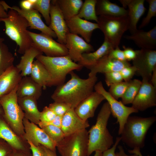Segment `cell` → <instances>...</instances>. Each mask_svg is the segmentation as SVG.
I'll return each instance as SVG.
<instances>
[{"label":"cell","mask_w":156,"mask_h":156,"mask_svg":"<svg viewBox=\"0 0 156 156\" xmlns=\"http://www.w3.org/2000/svg\"><path fill=\"white\" fill-rule=\"evenodd\" d=\"M30 77L44 90L47 87L52 86L51 79L49 72L44 65L37 59L33 63Z\"/></svg>","instance_id":"29"},{"label":"cell","mask_w":156,"mask_h":156,"mask_svg":"<svg viewBox=\"0 0 156 156\" xmlns=\"http://www.w3.org/2000/svg\"><path fill=\"white\" fill-rule=\"evenodd\" d=\"M137 70L134 66H129L123 68L120 72L124 81H129L135 75Z\"/></svg>","instance_id":"41"},{"label":"cell","mask_w":156,"mask_h":156,"mask_svg":"<svg viewBox=\"0 0 156 156\" xmlns=\"http://www.w3.org/2000/svg\"><path fill=\"white\" fill-rule=\"evenodd\" d=\"M66 21L78 14L83 3L82 0H56Z\"/></svg>","instance_id":"31"},{"label":"cell","mask_w":156,"mask_h":156,"mask_svg":"<svg viewBox=\"0 0 156 156\" xmlns=\"http://www.w3.org/2000/svg\"><path fill=\"white\" fill-rule=\"evenodd\" d=\"M30 37L32 46L38 49L46 56L50 57L68 55V50L65 45L54 40L52 38L44 33H36L27 30Z\"/></svg>","instance_id":"10"},{"label":"cell","mask_w":156,"mask_h":156,"mask_svg":"<svg viewBox=\"0 0 156 156\" xmlns=\"http://www.w3.org/2000/svg\"><path fill=\"white\" fill-rule=\"evenodd\" d=\"M94 89L95 91L101 94L109 103L113 116L117 118L119 124L118 134L120 135L125 124L129 115L138 111L132 107L125 106L121 101H118L112 97L104 88L101 81L96 83Z\"/></svg>","instance_id":"9"},{"label":"cell","mask_w":156,"mask_h":156,"mask_svg":"<svg viewBox=\"0 0 156 156\" xmlns=\"http://www.w3.org/2000/svg\"><path fill=\"white\" fill-rule=\"evenodd\" d=\"M103 152L97 151H95V153L94 156H102Z\"/></svg>","instance_id":"55"},{"label":"cell","mask_w":156,"mask_h":156,"mask_svg":"<svg viewBox=\"0 0 156 156\" xmlns=\"http://www.w3.org/2000/svg\"><path fill=\"white\" fill-rule=\"evenodd\" d=\"M149 4L148 12L146 16L142 20L139 26V29H141L147 25L151 18L156 16V0H146Z\"/></svg>","instance_id":"38"},{"label":"cell","mask_w":156,"mask_h":156,"mask_svg":"<svg viewBox=\"0 0 156 156\" xmlns=\"http://www.w3.org/2000/svg\"><path fill=\"white\" fill-rule=\"evenodd\" d=\"M51 1L50 0H37L33 5V8L37 10L42 14L46 23L49 25L50 23Z\"/></svg>","instance_id":"35"},{"label":"cell","mask_w":156,"mask_h":156,"mask_svg":"<svg viewBox=\"0 0 156 156\" xmlns=\"http://www.w3.org/2000/svg\"></svg>","instance_id":"59"},{"label":"cell","mask_w":156,"mask_h":156,"mask_svg":"<svg viewBox=\"0 0 156 156\" xmlns=\"http://www.w3.org/2000/svg\"><path fill=\"white\" fill-rule=\"evenodd\" d=\"M22 77L14 65L0 75V97L11 92L17 86Z\"/></svg>","instance_id":"23"},{"label":"cell","mask_w":156,"mask_h":156,"mask_svg":"<svg viewBox=\"0 0 156 156\" xmlns=\"http://www.w3.org/2000/svg\"><path fill=\"white\" fill-rule=\"evenodd\" d=\"M3 3V4L6 11H7L9 9H13L25 18L29 23L30 29L39 30L41 32L52 38H57L55 32L43 21L41 15L37 10L33 8L29 10H25L16 5L11 7L5 1Z\"/></svg>","instance_id":"14"},{"label":"cell","mask_w":156,"mask_h":156,"mask_svg":"<svg viewBox=\"0 0 156 156\" xmlns=\"http://www.w3.org/2000/svg\"><path fill=\"white\" fill-rule=\"evenodd\" d=\"M41 129L57 144L61 142L65 137L61 128L51 125L41 127Z\"/></svg>","instance_id":"36"},{"label":"cell","mask_w":156,"mask_h":156,"mask_svg":"<svg viewBox=\"0 0 156 156\" xmlns=\"http://www.w3.org/2000/svg\"><path fill=\"white\" fill-rule=\"evenodd\" d=\"M138 111H143L156 105V88L148 80L142 79L139 91L132 103Z\"/></svg>","instance_id":"13"},{"label":"cell","mask_w":156,"mask_h":156,"mask_svg":"<svg viewBox=\"0 0 156 156\" xmlns=\"http://www.w3.org/2000/svg\"><path fill=\"white\" fill-rule=\"evenodd\" d=\"M43 146L47 153V156H57L55 151H51L44 146Z\"/></svg>","instance_id":"54"},{"label":"cell","mask_w":156,"mask_h":156,"mask_svg":"<svg viewBox=\"0 0 156 156\" xmlns=\"http://www.w3.org/2000/svg\"><path fill=\"white\" fill-rule=\"evenodd\" d=\"M8 15L6 18H0V22L4 23L5 34L18 46V53L23 54L32 44L27 32V28L29 27V23L25 18L13 9H10Z\"/></svg>","instance_id":"4"},{"label":"cell","mask_w":156,"mask_h":156,"mask_svg":"<svg viewBox=\"0 0 156 156\" xmlns=\"http://www.w3.org/2000/svg\"><path fill=\"white\" fill-rule=\"evenodd\" d=\"M9 156H30L28 153L13 151Z\"/></svg>","instance_id":"52"},{"label":"cell","mask_w":156,"mask_h":156,"mask_svg":"<svg viewBox=\"0 0 156 156\" xmlns=\"http://www.w3.org/2000/svg\"><path fill=\"white\" fill-rule=\"evenodd\" d=\"M110 57L120 61L127 62L125 58L123 51L119 47L112 49L108 54Z\"/></svg>","instance_id":"43"},{"label":"cell","mask_w":156,"mask_h":156,"mask_svg":"<svg viewBox=\"0 0 156 156\" xmlns=\"http://www.w3.org/2000/svg\"><path fill=\"white\" fill-rule=\"evenodd\" d=\"M69 32L80 35L87 43H89L93 31L99 27L97 23L91 22L76 16L66 21Z\"/></svg>","instance_id":"18"},{"label":"cell","mask_w":156,"mask_h":156,"mask_svg":"<svg viewBox=\"0 0 156 156\" xmlns=\"http://www.w3.org/2000/svg\"><path fill=\"white\" fill-rule=\"evenodd\" d=\"M21 8L25 10H29L33 8V5L29 0H23L20 2Z\"/></svg>","instance_id":"49"},{"label":"cell","mask_w":156,"mask_h":156,"mask_svg":"<svg viewBox=\"0 0 156 156\" xmlns=\"http://www.w3.org/2000/svg\"><path fill=\"white\" fill-rule=\"evenodd\" d=\"M104 74L105 83L108 87L123 81L120 71H112Z\"/></svg>","instance_id":"40"},{"label":"cell","mask_w":156,"mask_h":156,"mask_svg":"<svg viewBox=\"0 0 156 156\" xmlns=\"http://www.w3.org/2000/svg\"><path fill=\"white\" fill-rule=\"evenodd\" d=\"M121 141L120 137L116 138V141L112 146L103 152L102 156H115V150L119 142Z\"/></svg>","instance_id":"48"},{"label":"cell","mask_w":156,"mask_h":156,"mask_svg":"<svg viewBox=\"0 0 156 156\" xmlns=\"http://www.w3.org/2000/svg\"><path fill=\"white\" fill-rule=\"evenodd\" d=\"M150 81L152 85L156 88V67L153 71Z\"/></svg>","instance_id":"53"},{"label":"cell","mask_w":156,"mask_h":156,"mask_svg":"<svg viewBox=\"0 0 156 156\" xmlns=\"http://www.w3.org/2000/svg\"><path fill=\"white\" fill-rule=\"evenodd\" d=\"M2 112V110L0 109V114H1Z\"/></svg>","instance_id":"58"},{"label":"cell","mask_w":156,"mask_h":156,"mask_svg":"<svg viewBox=\"0 0 156 156\" xmlns=\"http://www.w3.org/2000/svg\"><path fill=\"white\" fill-rule=\"evenodd\" d=\"M18 86L11 92L0 97V104L13 131L16 135L24 136L25 131L23 120L24 113L18 102L16 94Z\"/></svg>","instance_id":"7"},{"label":"cell","mask_w":156,"mask_h":156,"mask_svg":"<svg viewBox=\"0 0 156 156\" xmlns=\"http://www.w3.org/2000/svg\"><path fill=\"white\" fill-rule=\"evenodd\" d=\"M97 23L99 29L104 35V39L114 49L119 47L123 35L129 30V25L128 16L118 17L99 16Z\"/></svg>","instance_id":"6"},{"label":"cell","mask_w":156,"mask_h":156,"mask_svg":"<svg viewBox=\"0 0 156 156\" xmlns=\"http://www.w3.org/2000/svg\"><path fill=\"white\" fill-rule=\"evenodd\" d=\"M97 15L112 16H127V10L108 0H97L96 5Z\"/></svg>","instance_id":"27"},{"label":"cell","mask_w":156,"mask_h":156,"mask_svg":"<svg viewBox=\"0 0 156 156\" xmlns=\"http://www.w3.org/2000/svg\"><path fill=\"white\" fill-rule=\"evenodd\" d=\"M0 138L6 141L13 151L27 152L17 135L1 119H0Z\"/></svg>","instance_id":"30"},{"label":"cell","mask_w":156,"mask_h":156,"mask_svg":"<svg viewBox=\"0 0 156 156\" xmlns=\"http://www.w3.org/2000/svg\"><path fill=\"white\" fill-rule=\"evenodd\" d=\"M69 74L70 79L57 86L51 98L54 102L66 103L74 109L81 101L93 92L97 77L94 76L83 79L73 71Z\"/></svg>","instance_id":"1"},{"label":"cell","mask_w":156,"mask_h":156,"mask_svg":"<svg viewBox=\"0 0 156 156\" xmlns=\"http://www.w3.org/2000/svg\"><path fill=\"white\" fill-rule=\"evenodd\" d=\"M13 151V150H10L4 146H0V156H9Z\"/></svg>","instance_id":"50"},{"label":"cell","mask_w":156,"mask_h":156,"mask_svg":"<svg viewBox=\"0 0 156 156\" xmlns=\"http://www.w3.org/2000/svg\"><path fill=\"white\" fill-rule=\"evenodd\" d=\"M125 8H128V16L129 21V30L131 34L138 30L137 25L146 9L144 6V0H119Z\"/></svg>","instance_id":"19"},{"label":"cell","mask_w":156,"mask_h":156,"mask_svg":"<svg viewBox=\"0 0 156 156\" xmlns=\"http://www.w3.org/2000/svg\"><path fill=\"white\" fill-rule=\"evenodd\" d=\"M50 14V23L48 27L56 34L58 42L65 45L66 36L69 32L56 0H51Z\"/></svg>","instance_id":"15"},{"label":"cell","mask_w":156,"mask_h":156,"mask_svg":"<svg viewBox=\"0 0 156 156\" xmlns=\"http://www.w3.org/2000/svg\"><path fill=\"white\" fill-rule=\"evenodd\" d=\"M136 51V57L132 60L133 66L137 70L135 75L150 81L153 71L156 67V50L141 49Z\"/></svg>","instance_id":"11"},{"label":"cell","mask_w":156,"mask_h":156,"mask_svg":"<svg viewBox=\"0 0 156 156\" xmlns=\"http://www.w3.org/2000/svg\"><path fill=\"white\" fill-rule=\"evenodd\" d=\"M65 45L68 55L74 62H79L82 54L94 51L93 47L78 35L68 32Z\"/></svg>","instance_id":"16"},{"label":"cell","mask_w":156,"mask_h":156,"mask_svg":"<svg viewBox=\"0 0 156 156\" xmlns=\"http://www.w3.org/2000/svg\"><path fill=\"white\" fill-rule=\"evenodd\" d=\"M29 1L33 5L36 2L37 0H29Z\"/></svg>","instance_id":"56"},{"label":"cell","mask_w":156,"mask_h":156,"mask_svg":"<svg viewBox=\"0 0 156 156\" xmlns=\"http://www.w3.org/2000/svg\"><path fill=\"white\" fill-rule=\"evenodd\" d=\"M141 83L142 81L138 79L130 81L129 85L121 98V102L124 104H132L139 91Z\"/></svg>","instance_id":"34"},{"label":"cell","mask_w":156,"mask_h":156,"mask_svg":"<svg viewBox=\"0 0 156 156\" xmlns=\"http://www.w3.org/2000/svg\"><path fill=\"white\" fill-rule=\"evenodd\" d=\"M123 50L127 61H129L133 60L135 58L136 53V50H134L132 48L123 46Z\"/></svg>","instance_id":"47"},{"label":"cell","mask_w":156,"mask_h":156,"mask_svg":"<svg viewBox=\"0 0 156 156\" xmlns=\"http://www.w3.org/2000/svg\"><path fill=\"white\" fill-rule=\"evenodd\" d=\"M117 146L119 151L118 152H115V156H142L140 152V149H133L132 150H129V153L133 154L129 155L125 153L124 148L121 146Z\"/></svg>","instance_id":"45"},{"label":"cell","mask_w":156,"mask_h":156,"mask_svg":"<svg viewBox=\"0 0 156 156\" xmlns=\"http://www.w3.org/2000/svg\"><path fill=\"white\" fill-rule=\"evenodd\" d=\"M42 87L30 77H22L16 90L18 97L31 96L38 100L42 94Z\"/></svg>","instance_id":"25"},{"label":"cell","mask_w":156,"mask_h":156,"mask_svg":"<svg viewBox=\"0 0 156 156\" xmlns=\"http://www.w3.org/2000/svg\"><path fill=\"white\" fill-rule=\"evenodd\" d=\"M32 151V156H47L43 146L39 145L35 146L29 141H27Z\"/></svg>","instance_id":"44"},{"label":"cell","mask_w":156,"mask_h":156,"mask_svg":"<svg viewBox=\"0 0 156 156\" xmlns=\"http://www.w3.org/2000/svg\"><path fill=\"white\" fill-rule=\"evenodd\" d=\"M57 115L49 107L45 106L41 112L40 121L47 122L53 120Z\"/></svg>","instance_id":"42"},{"label":"cell","mask_w":156,"mask_h":156,"mask_svg":"<svg viewBox=\"0 0 156 156\" xmlns=\"http://www.w3.org/2000/svg\"><path fill=\"white\" fill-rule=\"evenodd\" d=\"M130 81H123L111 85L109 86V92L117 100L120 98H121L129 85Z\"/></svg>","instance_id":"37"},{"label":"cell","mask_w":156,"mask_h":156,"mask_svg":"<svg viewBox=\"0 0 156 156\" xmlns=\"http://www.w3.org/2000/svg\"><path fill=\"white\" fill-rule=\"evenodd\" d=\"M4 40V39L3 38H0V43L3 42Z\"/></svg>","instance_id":"57"},{"label":"cell","mask_w":156,"mask_h":156,"mask_svg":"<svg viewBox=\"0 0 156 156\" xmlns=\"http://www.w3.org/2000/svg\"><path fill=\"white\" fill-rule=\"evenodd\" d=\"M49 72L51 77L52 86L64 83L67 75L74 70L83 67L74 62L68 55L50 57L41 55L36 57Z\"/></svg>","instance_id":"5"},{"label":"cell","mask_w":156,"mask_h":156,"mask_svg":"<svg viewBox=\"0 0 156 156\" xmlns=\"http://www.w3.org/2000/svg\"><path fill=\"white\" fill-rule=\"evenodd\" d=\"M42 54L43 53L32 46L25 51L21 56L19 62L16 66L22 77L30 75L34 59Z\"/></svg>","instance_id":"28"},{"label":"cell","mask_w":156,"mask_h":156,"mask_svg":"<svg viewBox=\"0 0 156 156\" xmlns=\"http://www.w3.org/2000/svg\"><path fill=\"white\" fill-rule=\"evenodd\" d=\"M108 54L89 68L90 72L88 77L96 76L98 73L105 74L112 71H120L124 67L131 65L128 62L119 61L110 57Z\"/></svg>","instance_id":"21"},{"label":"cell","mask_w":156,"mask_h":156,"mask_svg":"<svg viewBox=\"0 0 156 156\" xmlns=\"http://www.w3.org/2000/svg\"><path fill=\"white\" fill-rule=\"evenodd\" d=\"M37 99L31 96L18 97V104L25 112L24 117L30 122L38 125L40 122L41 112L38 110Z\"/></svg>","instance_id":"26"},{"label":"cell","mask_w":156,"mask_h":156,"mask_svg":"<svg viewBox=\"0 0 156 156\" xmlns=\"http://www.w3.org/2000/svg\"><path fill=\"white\" fill-rule=\"evenodd\" d=\"M49 107L57 116H62L69 109L71 108L70 105L63 102H56L50 104Z\"/></svg>","instance_id":"39"},{"label":"cell","mask_w":156,"mask_h":156,"mask_svg":"<svg viewBox=\"0 0 156 156\" xmlns=\"http://www.w3.org/2000/svg\"><path fill=\"white\" fill-rule=\"evenodd\" d=\"M90 126L88 120L81 119L71 108L62 116L61 128L65 136L72 134Z\"/></svg>","instance_id":"20"},{"label":"cell","mask_w":156,"mask_h":156,"mask_svg":"<svg viewBox=\"0 0 156 156\" xmlns=\"http://www.w3.org/2000/svg\"><path fill=\"white\" fill-rule=\"evenodd\" d=\"M111 112L107 102L103 105L96 118L95 125L89 131L87 156L94 152H102L110 148L114 144L113 138L107 127Z\"/></svg>","instance_id":"2"},{"label":"cell","mask_w":156,"mask_h":156,"mask_svg":"<svg viewBox=\"0 0 156 156\" xmlns=\"http://www.w3.org/2000/svg\"><path fill=\"white\" fill-rule=\"evenodd\" d=\"M88 143V133L85 129L65 136L56 147L61 156H87Z\"/></svg>","instance_id":"8"},{"label":"cell","mask_w":156,"mask_h":156,"mask_svg":"<svg viewBox=\"0 0 156 156\" xmlns=\"http://www.w3.org/2000/svg\"><path fill=\"white\" fill-rule=\"evenodd\" d=\"M23 123L24 127V138L34 145H42L49 149L55 151L56 144L36 124L30 122L25 117Z\"/></svg>","instance_id":"12"},{"label":"cell","mask_w":156,"mask_h":156,"mask_svg":"<svg viewBox=\"0 0 156 156\" xmlns=\"http://www.w3.org/2000/svg\"><path fill=\"white\" fill-rule=\"evenodd\" d=\"M156 120L155 116H129L120 135L121 141L133 149L143 148L147 133Z\"/></svg>","instance_id":"3"},{"label":"cell","mask_w":156,"mask_h":156,"mask_svg":"<svg viewBox=\"0 0 156 156\" xmlns=\"http://www.w3.org/2000/svg\"><path fill=\"white\" fill-rule=\"evenodd\" d=\"M62 116H57L53 120L47 122H40L38 125L41 127L48 125H53L61 128Z\"/></svg>","instance_id":"46"},{"label":"cell","mask_w":156,"mask_h":156,"mask_svg":"<svg viewBox=\"0 0 156 156\" xmlns=\"http://www.w3.org/2000/svg\"><path fill=\"white\" fill-rule=\"evenodd\" d=\"M105 98L96 91L93 92L81 101L75 108V111L82 120L87 121L93 117L96 109Z\"/></svg>","instance_id":"17"},{"label":"cell","mask_w":156,"mask_h":156,"mask_svg":"<svg viewBox=\"0 0 156 156\" xmlns=\"http://www.w3.org/2000/svg\"><path fill=\"white\" fill-rule=\"evenodd\" d=\"M124 38L133 41L141 49L155 50L156 49V26L148 31L139 29L134 33L126 35Z\"/></svg>","instance_id":"22"},{"label":"cell","mask_w":156,"mask_h":156,"mask_svg":"<svg viewBox=\"0 0 156 156\" xmlns=\"http://www.w3.org/2000/svg\"><path fill=\"white\" fill-rule=\"evenodd\" d=\"M96 2L97 0H85L77 16L81 18L94 20L97 23L98 17L96 12Z\"/></svg>","instance_id":"32"},{"label":"cell","mask_w":156,"mask_h":156,"mask_svg":"<svg viewBox=\"0 0 156 156\" xmlns=\"http://www.w3.org/2000/svg\"><path fill=\"white\" fill-rule=\"evenodd\" d=\"M114 48L112 46L104 39L102 44L96 51L83 53L78 63L83 67L89 69L102 58L107 55Z\"/></svg>","instance_id":"24"},{"label":"cell","mask_w":156,"mask_h":156,"mask_svg":"<svg viewBox=\"0 0 156 156\" xmlns=\"http://www.w3.org/2000/svg\"><path fill=\"white\" fill-rule=\"evenodd\" d=\"M3 5V1L0 0V18H5L8 17V13Z\"/></svg>","instance_id":"51"},{"label":"cell","mask_w":156,"mask_h":156,"mask_svg":"<svg viewBox=\"0 0 156 156\" xmlns=\"http://www.w3.org/2000/svg\"><path fill=\"white\" fill-rule=\"evenodd\" d=\"M14 59L7 46L3 42L0 43V75L14 65Z\"/></svg>","instance_id":"33"}]
</instances>
